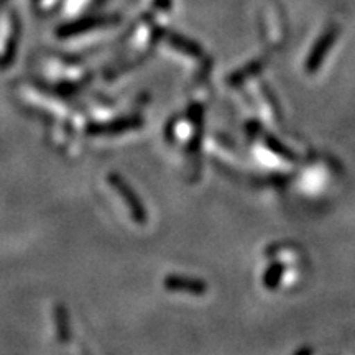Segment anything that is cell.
I'll return each mask as SVG.
<instances>
[{
    "label": "cell",
    "instance_id": "6da1fadb",
    "mask_svg": "<svg viewBox=\"0 0 355 355\" xmlns=\"http://www.w3.org/2000/svg\"><path fill=\"white\" fill-rule=\"evenodd\" d=\"M336 35H337V28H331L329 32H327L321 38V42L316 44V48H314V51H313V56H311V60H309V69L311 71L318 69V64L321 63V60L324 58V55H326V51L329 50L331 44L334 43Z\"/></svg>",
    "mask_w": 355,
    "mask_h": 355
},
{
    "label": "cell",
    "instance_id": "7a4b0ae2",
    "mask_svg": "<svg viewBox=\"0 0 355 355\" xmlns=\"http://www.w3.org/2000/svg\"><path fill=\"white\" fill-rule=\"evenodd\" d=\"M170 286H178V288H189L191 293H202L204 285L199 282H180V279H170L168 282Z\"/></svg>",
    "mask_w": 355,
    "mask_h": 355
},
{
    "label": "cell",
    "instance_id": "3957f363",
    "mask_svg": "<svg viewBox=\"0 0 355 355\" xmlns=\"http://www.w3.org/2000/svg\"><path fill=\"white\" fill-rule=\"evenodd\" d=\"M114 186L117 189H121L122 193H125L127 196H130V193H128V189H127V186H125V183H122L121 180H114ZM135 196H132V198H125L128 202H132V206H133V209H135V212H140V207H139V202L135 201V199H133Z\"/></svg>",
    "mask_w": 355,
    "mask_h": 355
}]
</instances>
